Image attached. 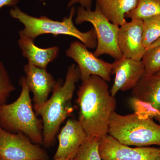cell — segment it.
<instances>
[{"label": "cell", "instance_id": "cell-8", "mask_svg": "<svg viewBox=\"0 0 160 160\" xmlns=\"http://www.w3.org/2000/svg\"><path fill=\"white\" fill-rule=\"evenodd\" d=\"M66 55L77 63L82 82L92 75L100 77L107 82L111 80L113 63L98 58L80 41L71 42L66 50Z\"/></svg>", "mask_w": 160, "mask_h": 160}, {"label": "cell", "instance_id": "cell-6", "mask_svg": "<svg viewBox=\"0 0 160 160\" xmlns=\"http://www.w3.org/2000/svg\"><path fill=\"white\" fill-rule=\"evenodd\" d=\"M76 14V24L88 22L93 26L97 39V46L93 52L96 56L107 54L115 60L123 57L118 44L120 26L111 22L97 7L94 10H87L80 6Z\"/></svg>", "mask_w": 160, "mask_h": 160}, {"label": "cell", "instance_id": "cell-10", "mask_svg": "<svg viewBox=\"0 0 160 160\" xmlns=\"http://www.w3.org/2000/svg\"><path fill=\"white\" fill-rule=\"evenodd\" d=\"M112 74H115V77L110 92L115 97L119 91L133 89L145 75V69L142 61L123 56L113 62Z\"/></svg>", "mask_w": 160, "mask_h": 160}, {"label": "cell", "instance_id": "cell-20", "mask_svg": "<svg viewBox=\"0 0 160 160\" xmlns=\"http://www.w3.org/2000/svg\"><path fill=\"white\" fill-rule=\"evenodd\" d=\"M146 75L155 74L160 69V46L146 49L142 60Z\"/></svg>", "mask_w": 160, "mask_h": 160}, {"label": "cell", "instance_id": "cell-29", "mask_svg": "<svg viewBox=\"0 0 160 160\" xmlns=\"http://www.w3.org/2000/svg\"></svg>", "mask_w": 160, "mask_h": 160}, {"label": "cell", "instance_id": "cell-1", "mask_svg": "<svg viewBox=\"0 0 160 160\" xmlns=\"http://www.w3.org/2000/svg\"><path fill=\"white\" fill-rule=\"evenodd\" d=\"M77 96L78 120L87 136L101 139L108 134L116 100L111 95L107 82L98 76H91L82 82Z\"/></svg>", "mask_w": 160, "mask_h": 160}, {"label": "cell", "instance_id": "cell-9", "mask_svg": "<svg viewBox=\"0 0 160 160\" xmlns=\"http://www.w3.org/2000/svg\"><path fill=\"white\" fill-rule=\"evenodd\" d=\"M99 151L102 160H160V148H132L109 134L100 139Z\"/></svg>", "mask_w": 160, "mask_h": 160}, {"label": "cell", "instance_id": "cell-27", "mask_svg": "<svg viewBox=\"0 0 160 160\" xmlns=\"http://www.w3.org/2000/svg\"><path fill=\"white\" fill-rule=\"evenodd\" d=\"M156 74L160 75V69L159 70V71L158 72H157Z\"/></svg>", "mask_w": 160, "mask_h": 160}, {"label": "cell", "instance_id": "cell-18", "mask_svg": "<svg viewBox=\"0 0 160 160\" xmlns=\"http://www.w3.org/2000/svg\"><path fill=\"white\" fill-rule=\"evenodd\" d=\"M100 139L87 136L80 146L74 160H102L99 151Z\"/></svg>", "mask_w": 160, "mask_h": 160}, {"label": "cell", "instance_id": "cell-7", "mask_svg": "<svg viewBox=\"0 0 160 160\" xmlns=\"http://www.w3.org/2000/svg\"><path fill=\"white\" fill-rule=\"evenodd\" d=\"M22 132L14 133L0 126V160H48L45 150Z\"/></svg>", "mask_w": 160, "mask_h": 160}, {"label": "cell", "instance_id": "cell-26", "mask_svg": "<svg viewBox=\"0 0 160 160\" xmlns=\"http://www.w3.org/2000/svg\"><path fill=\"white\" fill-rule=\"evenodd\" d=\"M53 160H74L73 159H69L65 158H62L58 159H55Z\"/></svg>", "mask_w": 160, "mask_h": 160}, {"label": "cell", "instance_id": "cell-11", "mask_svg": "<svg viewBox=\"0 0 160 160\" xmlns=\"http://www.w3.org/2000/svg\"><path fill=\"white\" fill-rule=\"evenodd\" d=\"M143 21L131 19L119 27L118 44L123 56L142 61L146 49L143 45Z\"/></svg>", "mask_w": 160, "mask_h": 160}, {"label": "cell", "instance_id": "cell-22", "mask_svg": "<svg viewBox=\"0 0 160 160\" xmlns=\"http://www.w3.org/2000/svg\"><path fill=\"white\" fill-rule=\"evenodd\" d=\"M92 2V0H69L67 7L71 8L76 4H78L87 10H91Z\"/></svg>", "mask_w": 160, "mask_h": 160}, {"label": "cell", "instance_id": "cell-28", "mask_svg": "<svg viewBox=\"0 0 160 160\" xmlns=\"http://www.w3.org/2000/svg\"><path fill=\"white\" fill-rule=\"evenodd\" d=\"M38 1H40L41 2H44V0H38Z\"/></svg>", "mask_w": 160, "mask_h": 160}, {"label": "cell", "instance_id": "cell-3", "mask_svg": "<svg viewBox=\"0 0 160 160\" xmlns=\"http://www.w3.org/2000/svg\"><path fill=\"white\" fill-rule=\"evenodd\" d=\"M9 13L12 18L17 20L24 26V29L19 32V36L33 41L38 37L45 34H50L55 37L70 36L77 38L89 49H96L97 46L96 34L93 28L82 32L75 26L73 18L76 13V9L74 6L71 7L69 17H65L61 21L51 19L46 16L35 17L17 6L12 8Z\"/></svg>", "mask_w": 160, "mask_h": 160}, {"label": "cell", "instance_id": "cell-24", "mask_svg": "<svg viewBox=\"0 0 160 160\" xmlns=\"http://www.w3.org/2000/svg\"><path fill=\"white\" fill-rule=\"evenodd\" d=\"M158 46H160V37L157 40H156L148 49H150V48H153V47H156Z\"/></svg>", "mask_w": 160, "mask_h": 160}, {"label": "cell", "instance_id": "cell-12", "mask_svg": "<svg viewBox=\"0 0 160 160\" xmlns=\"http://www.w3.org/2000/svg\"><path fill=\"white\" fill-rule=\"evenodd\" d=\"M86 137L78 120H67L58 135V146L53 160L62 158L73 159Z\"/></svg>", "mask_w": 160, "mask_h": 160}, {"label": "cell", "instance_id": "cell-15", "mask_svg": "<svg viewBox=\"0 0 160 160\" xmlns=\"http://www.w3.org/2000/svg\"><path fill=\"white\" fill-rule=\"evenodd\" d=\"M134 98L160 110V75H145L132 91Z\"/></svg>", "mask_w": 160, "mask_h": 160}, {"label": "cell", "instance_id": "cell-19", "mask_svg": "<svg viewBox=\"0 0 160 160\" xmlns=\"http://www.w3.org/2000/svg\"><path fill=\"white\" fill-rule=\"evenodd\" d=\"M143 45L146 50L160 37V15L143 21Z\"/></svg>", "mask_w": 160, "mask_h": 160}, {"label": "cell", "instance_id": "cell-13", "mask_svg": "<svg viewBox=\"0 0 160 160\" xmlns=\"http://www.w3.org/2000/svg\"><path fill=\"white\" fill-rule=\"evenodd\" d=\"M27 86L33 94L34 105H40L48 99L56 81L46 69L36 67L28 63L24 67Z\"/></svg>", "mask_w": 160, "mask_h": 160}, {"label": "cell", "instance_id": "cell-21", "mask_svg": "<svg viewBox=\"0 0 160 160\" xmlns=\"http://www.w3.org/2000/svg\"><path fill=\"white\" fill-rule=\"evenodd\" d=\"M15 90L9 73L0 60V106L6 104L11 92Z\"/></svg>", "mask_w": 160, "mask_h": 160}, {"label": "cell", "instance_id": "cell-5", "mask_svg": "<svg viewBox=\"0 0 160 160\" xmlns=\"http://www.w3.org/2000/svg\"><path fill=\"white\" fill-rule=\"evenodd\" d=\"M108 134L129 146H160V125L153 118L136 112L122 115L112 112L109 120Z\"/></svg>", "mask_w": 160, "mask_h": 160}, {"label": "cell", "instance_id": "cell-23", "mask_svg": "<svg viewBox=\"0 0 160 160\" xmlns=\"http://www.w3.org/2000/svg\"><path fill=\"white\" fill-rule=\"evenodd\" d=\"M21 0H0V11L3 7H16Z\"/></svg>", "mask_w": 160, "mask_h": 160}, {"label": "cell", "instance_id": "cell-4", "mask_svg": "<svg viewBox=\"0 0 160 160\" xmlns=\"http://www.w3.org/2000/svg\"><path fill=\"white\" fill-rule=\"evenodd\" d=\"M22 90L17 99L0 106V126L12 132H22L32 143L43 144V125L32 107L25 77L19 81Z\"/></svg>", "mask_w": 160, "mask_h": 160}, {"label": "cell", "instance_id": "cell-25", "mask_svg": "<svg viewBox=\"0 0 160 160\" xmlns=\"http://www.w3.org/2000/svg\"><path fill=\"white\" fill-rule=\"evenodd\" d=\"M154 118L158 122L159 124L160 125V113L154 116Z\"/></svg>", "mask_w": 160, "mask_h": 160}, {"label": "cell", "instance_id": "cell-2", "mask_svg": "<svg viewBox=\"0 0 160 160\" xmlns=\"http://www.w3.org/2000/svg\"><path fill=\"white\" fill-rule=\"evenodd\" d=\"M80 79L77 66H69L64 83L61 79L57 82L49 99L40 105H34L36 114L42 118L43 125V145L52 146L62 123L72 111V100L76 83Z\"/></svg>", "mask_w": 160, "mask_h": 160}, {"label": "cell", "instance_id": "cell-17", "mask_svg": "<svg viewBox=\"0 0 160 160\" xmlns=\"http://www.w3.org/2000/svg\"><path fill=\"white\" fill-rule=\"evenodd\" d=\"M160 15V0H138L135 9L125 15V18L143 21Z\"/></svg>", "mask_w": 160, "mask_h": 160}, {"label": "cell", "instance_id": "cell-16", "mask_svg": "<svg viewBox=\"0 0 160 160\" xmlns=\"http://www.w3.org/2000/svg\"><path fill=\"white\" fill-rule=\"evenodd\" d=\"M138 0H97L96 6L111 22L119 26L127 21L125 15L136 7Z\"/></svg>", "mask_w": 160, "mask_h": 160}, {"label": "cell", "instance_id": "cell-14", "mask_svg": "<svg viewBox=\"0 0 160 160\" xmlns=\"http://www.w3.org/2000/svg\"><path fill=\"white\" fill-rule=\"evenodd\" d=\"M18 45L22 50L23 56L28 63L39 68L46 69L49 63L58 57L60 49L57 46L41 48L35 45L33 40L19 36Z\"/></svg>", "mask_w": 160, "mask_h": 160}]
</instances>
